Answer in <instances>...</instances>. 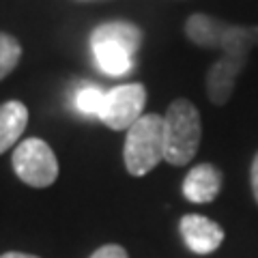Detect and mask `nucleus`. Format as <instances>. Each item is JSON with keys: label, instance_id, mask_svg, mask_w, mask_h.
Instances as JSON below:
<instances>
[{"label": "nucleus", "instance_id": "obj_1", "mask_svg": "<svg viewBox=\"0 0 258 258\" xmlns=\"http://www.w3.org/2000/svg\"><path fill=\"white\" fill-rule=\"evenodd\" d=\"M203 123L196 106L187 99H174L164 114V159L170 166H187L196 157Z\"/></svg>", "mask_w": 258, "mask_h": 258}, {"label": "nucleus", "instance_id": "obj_2", "mask_svg": "<svg viewBox=\"0 0 258 258\" xmlns=\"http://www.w3.org/2000/svg\"><path fill=\"white\" fill-rule=\"evenodd\" d=\"M123 159L132 176H144L164 159V116L142 114L127 129Z\"/></svg>", "mask_w": 258, "mask_h": 258}, {"label": "nucleus", "instance_id": "obj_3", "mask_svg": "<svg viewBox=\"0 0 258 258\" xmlns=\"http://www.w3.org/2000/svg\"><path fill=\"white\" fill-rule=\"evenodd\" d=\"M185 37L198 47L226 52L237 43L254 41V30L252 26H243V24H228L205 13H194L185 22Z\"/></svg>", "mask_w": 258, "mask_h": 258}, {"label": "nucleus", "instance_id": "obj_4", "mask_svg": "<svg viewBox=\"0 0 258 258\" xmlns=\"http://www.w3.org/2000/svg\"><path fill=\"white\" fill-rule=\"evenodd\" d=\"M13 170L30 187H50L58 176V161L47 142L28 138L13 151Z\"/></svg>", "mask_w": 258, "mask_h": 258}, {"label": "nucleus", "instance_id": "obj_5", "mask_svg": "<svg viewBox=\"0 0 258 258\" xmlns=\"http://www.w3.org/2000/svg\"><path fill=\"white\" fill-rule=\"evenodd\" d=\"M256 47L254 41H243L228 47L226 52H222L220 60H215V64L209 69L207 74V95L211 99L213 106H226L230 101L232 93H235L237 80L243 74L247 56Z\"/></svg>", "mask_w": 258, "mask_h": 258}, {"label": "nucleus", "instance_id": "obj_6", "mask_svg": "<svg viewBox=\"0 0 258 258\" xmlns=\"http://www.w3.org/2000/svg\"><path fill=\"white\" fill-rule=\"evenodd\" d=\"M144 106H147V88L138 82L120 84L106 93V103L99 118L114 132H123L142 116Z\"/></svg>", "mask_w": 258, "mask_h": 258}, {"label": "nucleus", "instance_id": "obj_7", "mask_svg": "<svg viewBox=\"0 0 258 258\" xmlns=\"http://www.w3.org/2000/svg\"><path fill=\"white\" fill-rule=\"evenodd\" d=\"M179 230H181L185 245H187L194 254H200V256L213 254L224 241L222 226L205 215H198V213L183 215Z\"/></svg>", "mask_w": 258, "mask_h": 258}, {"label": "nucleus", "instance_id": "obj_8", "mask_svg": "<svg viewBox=\"0 0 258 258\" xmlns=\"http://www.w3.org/2000/svg\"><path fill=\"white\" fill-rule=\"evenodd\" d=\"M224 176L213 164H198L187 172L183 181V196L189 203L207 205L213 203L217 194L222 191Z\"/></svg>", "mask_w": 258, "mask_h": 258}, {"label": "nucleus", "instance_id": "obj_9", "mask_svg": "<svg viewBox=\"0 0 258 258\" xmlns=\"http://www.w3.org/2000/svg\"><path fill=\"white\" fill-rule=\"evenodd\" d=\"M93 45V54L103 74L108 76H125L134 67V52H129L125 45L114 41H97Z\"/></svg>", "mask_w": 258, "mask_h": 258}, {"label": "nucleus", "instance_id": "obj_10", "mask_svg": "<svg viewBox=\"0 0 258 258\" xmlns=\"http://www.w3.org/2000/svg\"><path fill=\"white\" fill-rule=\"evenodd\" d=\"M28 125V108L22 101H7L0 106V155L20 140Z\"/></svg>", "mask_w": 258, "mask_h": 258}, {"label": "nucleus", "instance_id": "obj_11", "mask_svg": "<svg viewBox=\"0 0 258 258\" xmlns=\"http://www.w3.org/2000/svg\"><path fill=\"white\" fill-rule=\"evenodd\" d=\"M97 41H114L125 45L129 52H138V47L142 43V32L136 24H129L123 20H114V22H106L101 26H97L91 35V43Z\"/></svg>", "mask_w": 258, "mask_h": 258}, {"label": "nucleus", "instance_id": "obj_12", "mask_svg": "<svg viewBox=\"0 0 258 258\" xmlns=\"http://www.w3.org/2000/svg\"><path fill=\"white\" fill-rule=\"evenodd\" d=\"M103 103H106V93L99 86L86 84L76 93V108L84 116H101Z\"/></svg>", "mask_w": 258, "mask_h": 258}, {"label": "nucleus", "instance_id": "obj_13", "mask_svg": "<svg viewBox=\"0 0 258 258\" xmlns=\"http://www.w3.org/2000/svg\"><path fill=\"white\" fill-rule=\"evenodd\" d=\"M22 58V45L15 37L0 32V80H5L11 71L18 67Z\"/></svg>", "mask_w": 258, "mask_h": 258}, {"label": "nucleus", "instance_id": "obj_14", "mask_svg": "<svg viewBox=\"0 0 258 258\" xmlns=\"http://www.w3.org/2000/svg\"><path fill=\"white\" fill-rule=\"evenodd\" d=\"M91 258H129V256L125 252V247L110 243V245H101L99 249H95Z\"/></svg>", "mask_w": 258, "mask_h": 258}, {"label": "nucleus", "instance_id": "obj_15", "mask_svg": "<svg viewBox=\"0 0 258 258\" xmlns=\"http://www.w3.org/2000/svg\"><path fill=\"white\" fill-rule=\"evenodd\" d=\"M249 185H252V196L258 203V153L252 161V168H249Z\"/></svg>", "mask_w": 258, "mask_h": 258}, {"label": "nucleus", "instance_id": "obj_16", "mask_svg": "<svg viewBox=\"0 0 258 258\" xmlns=\"http://www.w3.org/2000/svg\"><path fill=\"white\" fill-rule=\"evenodd\" d=\"M0 258H39V256H32V254H22V252H7Z\"/></svg>", "mask_w": 258, "mask_h": 258}, {"label": "nucleus", "instance_id": "obj_17", "mask_svg": "<svg viewBox=\"0 0 258 258\" xmlns=\"http://www.w3.org/2000/svg\"><path fill=\"white\" fill-rule=\"evenodd\" d=\"M254 28V41H256V45H258V24H256V26H252Z\"/></svg>", "mask_w": 258, "mask_h": 258}]
</instances>
